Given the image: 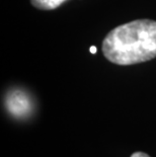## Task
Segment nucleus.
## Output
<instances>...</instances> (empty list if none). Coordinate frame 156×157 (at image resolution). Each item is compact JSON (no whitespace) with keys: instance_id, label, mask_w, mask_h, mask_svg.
<instances>
[{"instance_id":"obj_4","label":"nucleus","mask_w":156,"mask_h":157,"mask_svg":"<svg viewBox=\"0 0 156 157\" xmlns=\"http://www.w3.org/2000/svg\"><path fill=\"white\" fill-rule=\"evenodd\" d=\"M131 157H150V156L143 152H136V153H133Z\"/></svg>"},{"instance_id":"obj_1","label":"nucleus","mask_w":156,"mask_h":157,"mask_svg":"<svg viewBox=\"0 0 156 157\" xmlns=\"http://www.w3.org/2000/svg\"><path fill=\"white\" fill-rule=\"evenodd\" d=\"M102 53L109 62L126 66L156 57V21L138 19L119 25L102 42Z\"/></svg>"},{"instance_id":"obj_2","label":"nucleus","mask_w":156,"mask_h":157,"mask_svg":"<svg viewBox=\"0 0 156 157\" xmlns=\"http://www.w3.org/2000/svg\"><path fill=\"white\" fill-rule=\"evenodd\" d=\"M5 108L13 118L26 119L34 111V102L31 95L24 89L13 88L6 93Z\"/></svg>"},{"instance_id":"obj_3","label":"nucleus","mask_w":156,"mask_h":157,"mask_svg":"<svg viewBox=\"0 0 156 157\" xmlns=\"http://www.w3.org/2000/svg\"><path fill=\"white\" fill-rule=\"evenodd\" d=\"M67 0H31V3L34 7L42 10H52L58 8L61 4Z\"/></svg>"},{"instance_id":"obj_5","label":"nucleus","mask_w":156,"mask_h":157,"mask_svg":"<svg viewBox=\"0 0 156 157\" xmlns=\"http://www.w3.org/2000/svg\"><path fill=\"white\" fill-rule=\"evenodd\" d=\"M90 53H92V54H95V53H96V47H94V46L90 47Z\"/></svg>"}]
</instances>
